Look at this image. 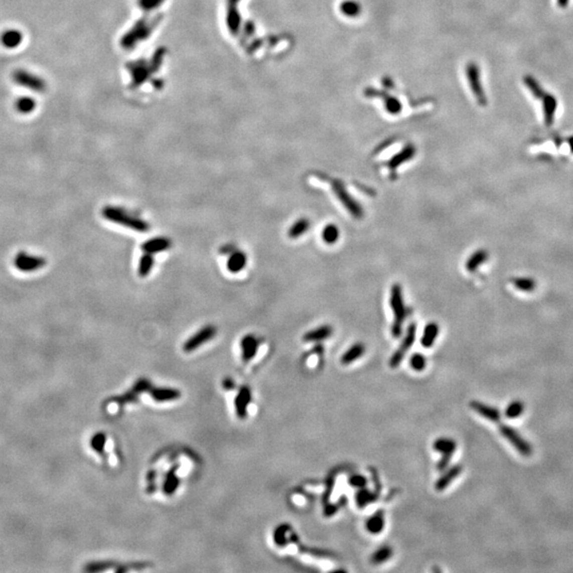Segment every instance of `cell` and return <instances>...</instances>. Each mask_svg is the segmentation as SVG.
<instances>
[{
	"label": "cell",
	"instance_id": "6da1fadb",
	"mask_svg": "<svg viewBox=\"0 0 573 573\" xmlns=\"http://www.w3.org/2000/svg\"><path fill=\"white\" fill-rule=\"evenodd\" d=\"M102 217L105 220L112 222V223L133 229L135 232L145 233L150 229V225L148 224V222L141 218H137L128 214V212L119 207L105 206L102 209Z\"/></svg>",
	"mask_w": 573,
	"mask_h": 573
},
{
	"label": "cell",
	"instance_id": "7a4b0ae2",
	"mask_svg": "<svg viewBox=\"0 0 573 573\" xmlns=\"http://www.w3.org/2000/svg\"><path fill=\"white\" fill-rule=\"evenodd\" d=\"M390 306L394 314V322L392 325V336L399 338L402 332V324L405 320V306L402 294V288L399 283H394L391 289Z\"/></svg>",
	"mask_w": 573,
	"mask_h": 573
},
{
	"label": "cell",
	"instance_id": "3957f363",
	"mask_svg": "<svg viewBox=\"0 0 573 573\" xmlns=\"http://www.w3.org/2000/svg\"><path fill=\"white\" fill-rule=\"evenodd\" d=\"M332 191H334L339 201L342 203V205L345 207V209L349 212L350 215L354 216L356 219H362L363 218V209L362 206L349 195V192L345 188V186L340 181H334L331 183Z\"/></svg>",
	"mask_w": 573,
	"mask_h": 573
},
{
	"label": "cell",
	"instance_id": "277c9868",
	"mask_svg": "<svg viewBox=\"0 0 573 573\" xmlns=\"http://www.w3.org/2000/svg\"><path fill=\"white\" fill-rule=\"evenodd\" d=\"M90 446L97 454L105 459L107 464L115 466L117 464V458L114 454V442L104 433H97L90 441Z\"/></svg>",
	"mask_w": 573,
	"mask_h": 573
},
{
	"label": "cell",
	"instance_id": "5b68a950",
	"mask_svg": "<svg viewBox=\"0 0 573 573\" xmlns=\"http://www.w3.org/2000/svg\"><path fill=\"white\" fill-rule=\"evenodd\" d=\"M432 446L434 451L440 452L442 455V458L439 461L437 468L440 471L446 470L449 466L452 456L455 455V452L457 450V442L448 438H440L433 442Z\"/></svg>",
	"mask_w": 573,
	"mask_h": 573
},
{
	"label": "cell",
	"instance_id": "8992f818",
	"mask_svg": "<svg viewBox=\"0 0 573 573\" xmlns=\"http://www.w3.org/2000/svg\"><path fill=\"white\" fill-rule=\"evenodd\" d=\"M466 76L471 91L476 97L478 103L482 106H486L487 99L481 83V73H480V69L476 63L468 64L466 67Z\"/></svg>",
	"mask_w": 573,
	"mask_h": 573
},
{
	"label": "cell",
	"instance_id": "52a82bcc",
	"mask_svg": "<svg viewBox=\"0 0 573 573\" xmlns=\"http://www.w3.org/2000/svg\"><path fill=\"white\" fill-rule=\"evenodd\" d=\"M217 328L214 325H206L197 331L195 335L190 337L183 345V349L185 353L190 354L195 352L199 347L203 346L207 342L211 341L217 335Z\"/></svg>",
	"mask_w": 573,
	"mask_h": 573
},
{
	"label": "cell",
	"instance_id": "ba28073f",
	"mask_svg": "<svg viewBox=\"0 0 573 573\" xmlns=\"http://www.w3.org/2000/svg\"><path fill=\"white\" fill-rule=\"evenodd\" d=\"M415 340H416V324L412 323V324H410V326L408 327V329H406V334L401 342L400 346L397 348V350L390 359V366L392 368H396L400 365L404 356L409 352V349L413 346Z\"/></svg>",
	"mask_w": 573,
	"mask_h": 573
},
{
	"label": "cell",
	"instance_id": "9c48e42d",
	"mask_svg": "<svg viewBox=\"0 0 573 573\" xmlns=\"http://www.w3.org/2000/svg\"><path fill=\"white\" fill-rule=\"evenodd\" d=\"M499 430H500L502 437L510 442L513 447L518 451L521 456L530 457L532 455L533 452L532 446L515 429L507 426V424H501Z\"/></svg>",
	"mask_w": 573,
	"mask_h": 573
},
{
	"label": "cell",
	"instance_id": "30bf717a",
	"mask_svg": "<svg viewBox=\"0 0 573 573\" xmlns=\"http://www.w3.org/2000/svg\"><path fill=\"white\" fill-rule=\"evenodd\" d=\"M13 80L16 84L29 88L33 91L42 92L46 88V83L43 79L39 78L38 76H34L31 72L24 69H17L13 73Z\"/></svg>",
	"mask_w": 573,
	"mask_h": 573
},
{
	"label": "cell",
	"instance_id": "8fae6325",
	"mask_svg": "<svg viewBox=\"0 0 573 573\" xmlns=\"http://www.w3.org/2000/svg\"><path fill=\"white\" fill-rule=\"evenodd\" d=\"M253 401L252 397V390L248 386H242L240 391L237 393L235 398V411L237 416L241 419L247 417L249 414V406Z\"/></svg>",
	"mask_w": 573,
	"mask_h": 573
},
{
	"label": "cell",
	"instance_id": "7c38bea8",
	"mask_svg": "<svg viewBox=\"0 0 573 573\" xmlns=\"http://www.w3.org/2000/svg\"><path fill=\"white\" fill-rule=\"evenodd\" d=\"M259 341L254 335H246L240 341V348H241V358L245 363L251 362L256 357L258 349H259Z\"/></svg>",
	"mask_w": 573,
	"mask_h": 573
},
{
	"label": "cell",
	"instance_id": "4fadbf2b",
	"mask_svg": "<svg viewBox=\"0 0 573 573\" xmlns=\"http://www.w3.org/2000/svg\"><path fill=\"white\" fill-rule=\"evenodd\" d=\"M289 539L290 542L294 543L295 546L298 547L299 551L302 553H306V554H310L311 556L314 557H320V558H336V555L332 552L327 551V550H322V549H316V548H310L305 546L304 543L301 542L300 537L298 536V534L291 531L289 533Z\"/></svg>",
	"mask_w": 573,
	"mask_h": 573
},
{
	"label": "cell",
	"instance_id": "5bb4252c",
	"mask_svg": "<svg viewBox=\"0 0 573 573\" xmlns=\"http://www.w3.org/2000/svg\"><path fill=\"white\" fill-rule=\"evenodd\" d=\"M540 101L542 103V113H543L544 123H546L547 126H550L553 124L554 118H555V114H556L557 106H558L557 99L553 95L549 94V92H547V94L542 97V99Z\"/></svg>",
	"mask_w": 573,
	"mask_h": 573
},
{
	"label": "cell",
	"instance_id": "9a60e30c",
	"mask_svg": "<svg viewBox=\"0 0 573 573\" xmlns=\"http://www.w3.org/2000/svg\"><path fill=\"white\" fill-rule=\"evenodd\" d=\"M470 408L475 410L478 414L481 415L484 418L491 420L493 422H499L501 420V413L498 409L494 408V406L491 405H487L481 401H478V400H473L469 402Z\"/></svg>",
	"mask_w": 573,
	"mask_h": 573
},
{
	"label": "cell",
	"instance_id": "2e32d148",
	"mask_svg": "<svg viewBox=\"0 0 573 573\" xmlns=\"http://www.w3.org/2000/svg\"><path fill=\"white\" fill-rule=\"evenodd\" d=\"M462 471H463V467L461 465H455L450 468H447L446 470H444L443 475L438 479L436 485H434L436 491L438 492L445 491V489L452 483V481L461 475Z\"/></svg>",
	"mask_w": 573,
	"mask_h": 573
},
{
	"label": "cell",
	"instance_id": "e0dca14e",
	"mask_svg": "<svg viewBox=\"0 0 573 573\" xmlns=\"http://www.w3.org/2000/svg\"><path fill=\"white\" fill-rule=\"evenodd\" d=\"M171 245L172 242L169 238L155 237L150 240H147V241L141 245V248L142 251H145V253L157 254V253H162L164 251H167V249L171 247Z\"/></svg>",
	"mask_w": 573,
	"mask_h": 573
},
{
	"label": "cell",
	"instance_id": "ac0fdd59",
	"mask_svg": "<svg viewBox=\"0 0 573 573\" xmlns=\"http://www.w3.org/2000/svg\"><path fill=\"white\" fill-rule=\"evenodd\" d=\"M415 152H416L415 147L412 145H408L406 147H404L399 153L394 155L392 159L387 162V167H389L390 170L395 171L397 168L400 167V165L412 160L415 155Z\"/></svg>",
	"mask_w": 573,
	"mask_h": 573
},
{
	"label": "cell",
	"instance_id": "d6986e66",
	"mask_svg": "<svg viewBox=\"0 0 573 573\" xmlns=\"http://www.w3.org/2000/svg\"><path fill=\"white\" fill-rule=\"evenodd\" d=\"M385 526L384 511L378 510L371 517H368L365 521V529L368 533L373 535L380 534Z\"/></svg>",
	"mask_w": 573,
	"mask_h": 573
},
{
	"label": "cell",
	"instance_id": "ffe728a7",
	"mask_svg": "<svg viewBox=\"0 0 573 573\" xmlns=\"http://www.w3.org/2000/svg\"><path fill=\"white\" fill-rule=\"evenodd\" d=\"M332 334H334V329H332L330 325H322L307 331L304 335L303 340L305 342H321L323 340L329 339Z\"/></svg>",
	"mask_w": 573,
	"mask_h": 573
},
{
	"label": "cell",
	"instance_id": "44dd1931",
	"mask_svg": "<svg viewBox=\"0 0 573 573\" xmlns=\"http://www.w3.org/2000/svg\"><path fill=\"white\" fill-rule=\"evenodd\" d=\"M379 496H380V494L376 491H369L367 487L359 488L355 495L357 506L359 508H364L367 505L376 502L379 499Z\"/></svg>",
	"mask_w": 573,
	"mask_h": 573
},
{
	"label": "cell",
	"instance_id": "7402d4cb",
	"mask_svg": "<svg viewBox=\"0 0 573 573\" xmlns=\"http://www.w3.org/2000/svg\"><path fill=\"white\" fill-rule=\"evenodd\" d=\"M292 531L291 525L288 523H281L276 526L273 532V540L277 547L284 548L290 543L289 533Z\"/></svg>",
	"mask_w": 573,
	"mask_h": 573
},
{
	"label": "cell",
	"instance_id": "603a6c76",
	"mask_svg": "<svg viewBox=\"0 0 573 573\" xmlns=\"http://www.w3.org/2000/svg\"><path fill=\"white\" fill-rule=\"evenodd\" d=\"M365 353V346L363 343H355L350 346L341 357V363L343 365L352 364L358 359L361 358Z\"/></svg>",
	"mask_w": 573,
	"mask_h": 573
},
{
	"label": "cell",
	"instance_id": "cb8c5ba5",
	"mask_svg": "<svg viewBox=\"0 0 573 573\" xmlns=\"http://www.w3.org/2000/svg\"><path fill=\"white\" fill-rule=\"evenodd\" d=\"M246 263H247V257L245 253L241 251H237L229 256L226 265H227V270L230 273L236 274L241 272L245 267Z\"/></svg>",
	"mask_w": 573,
	"mask_h": 573
},
{
	"label": "cell",
	"instance_id": "d4e9b609",
	"mask_svg": "<svg viewBox=\"0 0 573 573\" xmlns=\"http://www.w3.org/2000/svg\"><path fill=\"white\" fill-rule=\"evenodd\" d=\"M440 334V326L437 323L431 322L426 325L422 332V337L420 339V343L424 348H430L433 346L434 342L438 339Z\"/></svg>",
	"mask_w": 573,
	"mask_h": 573
},
{
	"label": "cell",
	"instance_id": "484cf974",
	"mask_svg": "<svg viewBox=\"0 0 573 573\" xmlns=\"http://www.w3.org/2000/svg\"><path fill=\"white\" fill-rule=\"evenodd\" d=\"M0 41H2V44L5 46L6 48L13 49V48L18 47V46H20L21 43L23 42V34L15 29L7 30L2 34Z\"/></svg>",
	"mask_w": 573,
	"mask_h": 573
},
{
	"label": "cell",
	"instance_id": "4316f807",
	"mask_svg": "<svg viewBox=\"0 0 573 573\" xmlns=\"http://www.w3.org/2000/svg\"><path fill=\"white\" fill-rule=\"evenodd\" d=\"M310 228V221L307 218H301L297 220L290 226L288 230V236L291 239H298L306 234Z\"/></svg>",
	"mask_w": 573,
	"mask_h": 573
},
{
	"label": "cell",
	"instance_id": "83f0119b",
	"mask_svg": "<svg viewBox=\"0 0 573 573\" xmlns=\"http://www.w3.org/2000/svg\"><path fill=\"white\" fill-rule=\"evenodd\" d=\"M523 83H524L525 87L529 89V91L531 92L536 100H541L542 97L547 94V92L543 90V88L538 83V81L532 76H524Z\"/></svg>",
	"mask_w": 573,
	"mask_h": 573
},
{
	"label": "cell",
	"instance_id": "f1b7e54d",
	"mask_svg": "<svg viewBox=\"0 0 573 573\" xmlns=\"http://www.w3.org/2000/svg\"><path fill=\"white\" fill-rule=\"evenodd\" d=\"M487 259V253L484 249H478L471 255L466 262V269L469 272H475L479 269L480 265H482Z\"/></svg>",
	"mask_w": 573,
	"mask_h": 573
},
{
	"label": "cell",
	"instance_id": "f546056e",
	"mask_svg": "<svg viewBox=\"0 0 573 573\" xmlns=\"http://www.w3.org/2000/svg\"><path fill=\"white\" fill-rule=\"evenodd\" d=\"M340 238V229L336 224H327L322 230V239L326 244H336Z\"/></svg>",
	"mask_w": 573,
	"mask_h": 573
},
{
	"label": "cell",
	"instance_id": "4dcf8cb0",
	"mask_svg": "<svg viewBox=\"0 0 573 573\" xmlns=\"http://www.w3.org/2000/svg\"><path fill=\"white\" fill-rule=\"evenodd\" d=\"M154 266V257L153 254L145 253L138 262V275L139 277H147L149 275Z\"/></svg>",
	"mask_w": 573,
	"mask_h": 573
},
{
	"label": "cell",
	"instance_id": "1f68e13d",
	"mask_svg": "<svg viewBox=\"0 0 573 573\" xmlns=\"http://www.w3.org/2000/svg\"><path fill=\"white\" fill-rule=\"evenodd\" d=\"M393 556V549L390 546H383L377 549L371 556V562L374 565H380L391 559Z\"/></svg>",
	"mask_w": 573,
	"mask_h": 573
},
{
	"label": "cell",
	"instance_id": "d6a6232c",
	"mask_svg": "<svg viewBox=\"0 0 573 573\" xmlns=\"http://www.w3.org/2000/svg\"><path fill=\"white\" fill-rule=\"evenodd\" d=\"M523 411H524L523 402L519 400H515L507 405L504 414L507 418H517L520 416Z\"/></svg>",
	"mask_w": 573,
	"mask_h": 573
},
{
	"label": "cell",
	"instance_id": "836d02e7",
	"mask_svg": "<svg viewBox=\"0 0 573 573\" xmlns=\"http://www.w3.org/2000/svg\"><path fill=\"white\" fill-rule=\"evenodd\" d=\"M16 108L20 113L29 114L35 108V101L30 97H22L16 101Z\"/></svg>",
	"mask_w": 573,
	"mask_h": 573
},
{
	"label": "cell",
	"instance_id": "e575fe53",
	"mask_svg": "<svg viewBox=\"0 0 573 573\" xmlns=\"http://www.w3.org/2000/svg\"><path fill=\"white\" fill-rule=\"evenodd\" d=\"M410 366L414 369L415 372H421L427 365V360L421 354H413L410 357Z\"/></svg>",
	"mask_w": 573,
	"mask_h": 573
},
{
	"label": "cell",
	"instance_id": "d590c367",
	"mask_svg": "<svg viewBox=\"0 0 573 573\" xmlns=\"http://www.w3.org/2000/svg\"><path fill=\"white\" fill-rule=\"evenodd\" d=\"M347 481H348L349 486L355 487V488H357V489L366 487V486H367V483H368L367 478H366L365 476H363V475H360V474L352 475V476H350V477L348 478Z\"/></svg>",
	"mask_w": 573,
	"mask_h": 573
},
{
	"label": "cell",
	"instance_id": "8d00e7d4",
	"mask_svg": "<svg viewBox=\"0 0 573 573\" xmlns=\"http://www.w3.org/2000/svg\"><path fill=\"white\" fill-rule=\"evenodd\" d=\"M359 9H360L359 6L353 2H346L344 4H342V6H341L342 12L346 15H349V16L357 15L359 12Z\"/></svg>",
	"mask_w": 573,
	"mask_h": 573
},
{
	"label": "cell",
	"instance_id": "74e56055",
	"mask_svg": "<svg viewBox=\"0 0 573 573\" xmlns=\"http://www.w3.org/2000/svg\"><path fill=\"white\" fill-rule=\"evenodd\" d=\"M342 506V500L339 501L338 503H325L324 504V510H323V515L324 517H332L334 515H336V513L340 510V507Z\"/></svg>",
	"mask_w": 573,
	"mask_h": 573
},
{
	"label": "cell",
	"instance_id": "f35d334b",
	"mask_svg": "<svg viewBox=\"0 0 573 573\" xmlns=\"http://www.w3.org/2000/svg\"><path fill=\"white\" fill-rule=\"evenodd\" d=\"M335 482H336V480H335V478L332 477V476H330V477L327 479L325 492H324V494H323V497H322V500H323V503H324V504L327 503V502H329V498H330L331 493H332V491H334V487H335Z\"/></svg>",
	"mask_w": 573,
	"mask_h": 573
},
{
	"label": "cell",
	"instance_id": "ab89813d",
	"mask_svg": "<svg viewBox=\"0 0 573 573\" xmlns=\"http://www.w3.org/2000/svg\"><path fill=\"white\" fill-rule=\"evenodd\" d=\"M514 282L517 288L522 291H530L534 288V281L529 278H518L515 279Z\"/></svg>",
	"mask_w": 573,
	"mask_h": 573
},
{
	"label": "cell",
	"instance_id": "60d3db41",
	"mask_svg": "<svg viewBox=\"0 0 573 573\" xmlns=\"http://www.w3.org/2000/svg\"><path fill=\"white\" fill-rule=\"evenodd\" d=\"M371 469V474H372V480H373V483H374V488L377 493L380 494L381 493V483H380V479H379V475H378V471L376 469H374L373 467L369 468Z\"/></svg>",
	"mask_w": 573,
	"mask_h": 573
},
{
	"label": "cell",
	"instance_id": "b9f144b4",
	"mask_svg": "<svg viewBox=\"0 0 573 573\" xmlns=\"http://www.w3.org/2000/svg\"><path fill=\"white\" fill-rule=\"evenodd\" d=\"M569 5V0H557V7L559 9H566Z\"/></svg>",
	"mask_w": 573,
	"mask_h": 573
},
{
	"label": "cell",
	"instance_id": "7bdbcfd3",
	"mask_svg": "<svg viewBox=\"0 0 573 573\" xmlns=\"http://www.w3.org/2000/svg\"><path fill=\"white\" fill-rule=\"evenodd\" d=\"M571 149H572V151H573V138L571 139Z\"/></svg>",
	"mask_w": 573,
	"mask_h": 573
}]
</instances>
